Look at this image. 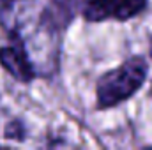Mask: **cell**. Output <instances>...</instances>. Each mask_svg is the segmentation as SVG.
<instances>
[{
	"instance_id": "3",
	"label": "cell",
	"mask_w": 152,
	"mask_h": 150,
	"mask_svg": "<svg viewBox=\"0 0 152 150\" xmlns=\"http://www.w3.org/2000/svg\"><path fill=\"white\" fill-rule=\"evenodd\" d=\"M11 41L12 42L9 46H2L0 48V64L9 74L14 76L18 81L28 83L30 79H34L36 69H34L27 51L23 50V46L18 41H14V39H11Z\"/></svg>"
},
{
	"instance_id": "6",
	"label": "cell",
	"mask_w": 152,
	"mask_h": 150,
	"mask_svg": "<svg viewBox=\"0 0 152 150\" xmlns=\"http://www.w3.org/2000/svg\"><path fill=\"white\" fill-rule=\"evenodd\" d=\"M151 57H152V41H151Z\"/></svg>"
},
{
	"instance_id": "5",
	"label": "cell",
	"mask_w": 152,
	"mask_h": 150,
	"mask_svg": "<svg viewBox=\"0 0 152 150\" xmlns=\"http://www.w3.org/2000/svg\"><path fill=\"white\" fill-rule=\"evenodd\" d=\"M11 2H12V0H0V9H4V7H5V5H9Z\"/></svg>"
},
{
	"instance_id": "4",
	"label": "cell",
	"mask_w": 152,
	"mask_h": 150,
	"mask_svg": "<svg viewBox=\"0 0 152 150\" xmlns=\"http://www.w3.org/2000/svg\"><path fill=\"white\" fill-rule=\"evenodd\" d=\"M5 136L7 138H12V140H23L25 138V127H23L21 120L9 122V125L5 127Z\"/></svg>"
},
{
	"instance_id": "1",
	"label": "cell",
	"mask_w": 152,
	"mask_h": 150,
	"mask_svg": "<svg viewBox=\"0 0 152 150\" xmlns=\"http://www.w3.org/2000/svg\"><path fill=\"white\" fill-rule=\"evenodd\" d=\"M147 71V62L142 57H133L120 67L103 74L97 81V106L113 108L115 104L129 99L143 85Z\"/></svg>"
},
{
	"instance_id": "2",
	"label": "cell",
	"mask_w": 152,
	"mask_h": 150,
	"mask_svg": "<svg viewBox=\"0 0 152 150\" xmlns=\"http://www.w3.org/2000/svg\"><path fill=\"white\" fill-rule=\"evenodd\" d=\"M147 7V0H83V18L87 21L129 20Z\"/></svg>"
}]
</instances>
